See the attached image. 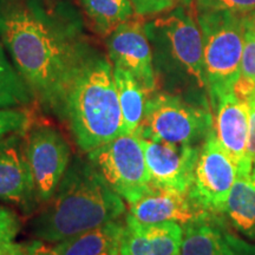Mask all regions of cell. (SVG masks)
<instances>
[{
	"mask_svg": "<svg viewBox=\"0 0 255 255\" xmlns=\"http://www.w3.org/2000/svg\"><path fill=\"white\" fill-rule=\"evenodd\" d=\"M240 76L255 83V32L246 26H245Z\"/></svg>",
	"mask_w": 255,
	"mask_h": 255,
	"instance_id": "obj_24",
	"label": "cell"
},
{
	"mask_svg": "<svg viewBox=\"0 0 255 255\" xmlns=\"http://www.w3.org/2000/svg\"><path fill=\"white\" fill-rule=\"evenodd\" d=\"M107 47L109 59L115 66L132 73L150 95L156 91L157 75L145 21L133 17L120 25L107 38Z\"/></svg>",
	"mask_w": 255,
	"mask_h": 255,
	"instance_id": "obj_10",
	"label": "cell"
},
{
	"mask_svg": "<svg viewBox=\"0 0 255 255\" xmlns=\"http://www.w3.org/2000/svg\"><path fill=\"white\" fill-rule=\"evenodd\" d=\"M101 255H121L120 246H116V247L110 248V250H108L107 252H104V253L101 254Z\"/></svg>",
	"mask_w": 255,
	"mask_h": 255,
	"instance_id": "obj_31",
	"label": "cell"
},
{
	"mask_svg": "<svg viewBox=\"0 0 255 255\" xmlns=\"http://www.w3.org/2000/svg\"><path fill=\"white\" fill-rule=\"evenodd\" d=\"M225 214L242 234L255 239V164L238 167V176L226 202Z\"/></svg>",
	"mask_w": 255,
	"mask_h": 255,
	"instance_id": "obj_17",
	"label": "cell"
},
{
	"mask_svg": "<svg viewBox=\"0 0 255 255\" xmlns=\"http://www.w3.org/2000/svg\"><path fill=\"white\" fill-rule=\"evenodd\" d=\"M114 77L122 113L123 135H136L144 117L145 105L150 96L135 76L114 65Z\"/></svg>",
	"mask_w": 255,
	"mask_h": 255,
	"instance_id": "obj_18",
	"label": "cell"
},
{
	"mask_svg": "<svg viewBox=\"0 0 255 255\" xmlns=\"http://www.w3.org/2000/svg\"><path fill=\"white\" fill-rule=\"evenodd\" d=\"M182 228L181 255H255V245L238 237L221 214L207 213Z\"/></svg>",
	"mask_w": 255,
	"mask_h": 255,
	"instance_id": "obj_13",
	"label": "cell"
},
{
	"mask_svg": "<svg viewBox=\"0 0 255 255\" xmlns=\"http://www.w3.org/2000/svg\"><path fill=\"white\" fill-rule=\"evenodd\" d=\"M197 12L228 11L237 14H246L255 9V0H195Z\"/></svg>",
	"mask_w": 255,
	"mask_h": 255,
	"instance_id": "obj_23",
	"label": "cell"
},
{
	"mask_svg": "<svg viewBox=\"0 0 255 255\" xmlns=\"http://www.w3.org/2000/svg\"><path fill=\"white\" fill-rule=\"evenodd\" d=\"M241 15H242V19H244L245 26L251 28V30H253L255 32V9L254 11L250 12V13L241 14Z\"/></svg>",
	"mask_w": 255,
	"mask_h": 255,
	"instance_id": "obj_30",
	"label": "cell"
},
{
	"mask_svg": "<svg viewBox=\"0 0 255 255\" xmlns=\"http://www.w3.org/2000/svg\"><path fill=\"white\" fill-rule=\"evenodd\" d=\"M145 31L156 71L180 75L200 90H208L202 32L189 4L177 5L145 21Z\"/></svg>",
	"mask_w": 255,
	"mask_h": 255,
	"instance_id": "obj_4",
	"label": "cell"
},
{
	"mask_svg": "<svg viewBox=\"0 0 255 255\" xmlns=\"http://www.w3.org/2000/svg\"><path fill=\"white\" fill-rule=\"evenodd\" d=\"M183 228L177 222L142 223L127 215L121 255H181Z\"/></svg>",
	"mask_w": 255,
	"mask_h": 255,
	"instance_id": "obj_16",
	"label": "cell"
},
{
	"mask_svg": "<svg viewBox=\"0 0 255 255\" xmlns=\"http://www.w3.org/2000/svg\"><path fill=\"white\" fill-rule=\"evenodd\" d=\"M0 40L34 101L60 117L73 78L94 52L77 12L65 2H0Z\"/></svg>",
	"mask_w": 255,
	"mask_h": 255,
	"instance_id": "obj_1",
	"label": "cell"
},
{
	"mask_svg": "<svg viewBox=\"0 0 255 255\" xmlns=\"http://www.w3.org/2000/svg\"><path fill=\"white\" fill-rule=\"evenodd\" d=\"M92 30L108 38L120 25L136 17L131 0H81Z\"/></svg>",
	"mask_w": 255,
	"mask_h": 255,
	"instance_id": "obj_20",
	"label": "cell"
},
{
	"mask_svg": "<svg viewBox=\"0 0 255 255\" xmlns=\"http://www.w3.org/2000/svg\"><path fill=\"white\" fill-rule=\"evenodd\" d=\"M25 253H26V246L15 244L13 241L0 246V255H25Z\"/></svg>",
	"mask_w": 255,
	"mask_h": 255,
	"instance_id": "obj_29",
	"label": "cell"
},
{
	"mask_svg": "<svg viewBox=\"0 0 255 255\" xmlns=\"http://www.w3.org/2000/svg\"><path fill=\"white\" fill-rule=\"evenodd\" d=\"M141 142L151 184L180 191L191 189L201 145L173 144L142 137Z\"/></svg>",
	"mask_w": 255,
	"mask_h": 255,
	"instance_id": "obj_12",
	"label": "cell"
},
{
	"mask_svg": "<svg viewBox=\"0 0 255 255\" xmlns=\"http://www.w3.org/2000/svg\"><path fill=\"white\" fill-rule=\"evenodd\" d=\"M203 40V59L210 101L232 90L241 75L245 24L228 11L197 12Z\"/></svg>",
	"mask_w": 255,
	"mask_h": 255,
	"instance_id": "obj_5",
	"label": "cell"
},
{
	"mask_svg": "<svg viewBox=\"0 0 255 255\" xmlns=\"http://www.w3.org/2000/svg\"><path fill=\"white\" fill-rule=\"evenodd\" d=\"M181 0H131L136 17H154L178 5Z\"/></svg>",
	"mask_w": 255,
	"mask_h": 255,
	"instance_id": "obj_25",
	"label": "cell"
},
{
	"mask_svg": "<svg viewBox=\"0 0 255 255\" xmlns=\"http://www.w3.org/2000/svg\"><path fill=\"white\" fill-rule=\"evenodd\" d=\"M237 176V163L219 142L213 129L201 144L191 196L206 212L225 214L226 202Z\"/></svg>",
	"mask_w": 255,
	"mask_h": 255,
	"instance_id": "obj_8",
	"label": "cell"
},
{
	"mask_svg": "<svg viewBox=\"0 0 255 255\" xmlns=\"http://www.w3.org/2000/svg\"><path fill=\"white\" fill-rule=\"evenodd\" d=\"M215 120L214 131L219 142L234 159L237 165L252 163L247 157L248 133H250V110L248 104L227 90L210 101Z\"/></svg>",
	"mask_w": 255,
	"mask_h": 255,
	"instance_id": "obj_15",
	"label": "cell"
},
{
	"mask_svg": "<svg viewBox=\"0 0 255 255\" xmlns=\"http://www.w3.org/2000/svg\"><path fill=\"white\" fill-rule=\"evenodd\" d=\"M20 227L21 223L18 215L8 208L0 206V246L13 241Z\"/></svg>",
	"mask_w": 255,
	"mask_h": 255,
	"instance_id": "obj_26",
	"label": "cell"
},
{
	"mask_svg": "<svg viewBox=\"0 0 255 255\" xmlns=\"http://www.w3.org/2000/svg\"><path fill=\"white\" fill-rule=\"evenodd\" d=\"M33 95L20 73L9 62L0 40V109L24 108L31 104Z\"/></svg>",
	"mask_w": 255,
	"mask_h": 255,
	"instance_id": "obj_21",
	"label": "cell"
},
{
	"mask_svg": "<svg viewBox=\"0 0 255 255\" xmlns=\"http://www.w3.org/2000/svg\"><path fill=\"white\" fill-rule=\"evenodd\" d=\"M214 129L206 104H196L180 95L152 92L137 136L173 144L197 145Z\"/></svg>",
	"mask_w": 255,
	"mask_h": 255,
	"instance_id": "obj_6",
	"label": "cell"
},
{
	"mask_svg": "<svg viewBox=\"0 0 255 255\" xmlns=\"http://www.w3.org/2000/svg\"><path fill=\"white\" fill-rule=\"evenodd\" d=\"M26 131L6 136L0 141V200L32 213L38 202L27 158Z\"/></svg>",
	"mask_w": 255,
	"mask_h": 255,
	"instance_id": "obj_11",
	"label": "cell"
},
{
	"mask_svg": "<svg viewBox=\"0 0 255 255\" xmlns=\"http://www.w3.org/2000/svg\"><path fill=\"white\" fill-rule=\"evenodd\" d=\"M25 255H57L53 248L46 246L43 241L36 240L26 245V253Z\"/></svg>",
	"mask_w": 255,
	"mask_h": 255,
	"instance_id": "obj_28",
	"label": "cell"
},
{
	"mask_svg": "<svg viewBox=\"0 0 255 255\" xmlns=\"http://www.w3.org/2000/svg\"><path fill=\"white\" fill-rule=\"evenodd\" d=\"M126 205L88 158L72 156L53 196L31 220L34 238L58 244L120 220Z\"/></svg>",
	"mask_w": 255,
	"mask_h": 255,
	"instance_id": "obj_2",
	"label": "cell"
},
{
	"mask_svg": "<svg viewBox=\"0 0 255 255\" xmlns=\"http://www.w3.org/2000/svg\"><path fill=\"white\" fill-rule=\"evenodd\" d=\"M208 212L201 208L189 191H180L151 184L150 189L130 205L128 216L142 223L177 222L181 226Z\"/></svg>",
	"mask_w": 255,
	"mask_h": 255,
	"instance_id": "obj_14",
	"label": "cell"
},
{
	"mask_svg": "<svg viewBox=\"0 0 255 255\" xmlns=\"http://www.w3.org/2000/svg\"><path fill=\"white\" fill-rule=\"evenodd\" d=\"M27 158L39 205L56 193L72 158L69 142L56 128L38 124L26 132Z\"/></svg>",
	"mask_w": 255,
	"mask_h": 255,
	"instance_id": "obj_9",
	"label": "cell"
},
{
	"mask_svg": "<svg viewBox=\"0 0 255 255\" xmlns=\"http://www.w3.org/2000/svg\"><path fill=\"white\" fill-rule=\"evenodd\" d=\"M87 158L129 205L150 189L151 177L139 136L121 135L87 152Z\"/></svg>",
	"mask_w": 255,
	"mask_h": 255,
	"instance_id": "obj_7",
	"label": "cell"
},
{
	"mask_svg": "<svg viewBox=\"0 0 255 255\" xmlns=\"http://www.w3.org/2000/svg\"><path fill=\"white\" fill-rule=\"evenodd\" d=\"M31 126V114L24 108L0 109V141L11 133L26 131Z\"/></svg>",
	"mask_w": 255,
	"mask_h": 255,
	"instance_id": "obj_22",
	"label": "cell"
},
{
	"mask_svg": "<svg viewBox=\"0 0 255 255\" xmlns=\"http://www.w3.org/2000/svg\"><path fill=\"white\" fill-rule=\"evenodd\" d=\"M124 232V222L115 220L58 242L57 255H101L110 248L120 246Z\"/></svg>",
	"mask_w": 255,
	"mask_h": 255,
	"instance_id": "obj_19",
	"label": "cell"
},
{
	"mask_svg": "<svg viewBox=\"0 0 255 255\" xmlns=\"http://www.w3.org/2000/svg\"><path fill=\"white\" fill-rule=\"evenodd\" d=\"M250 110V133H248L247 157L255 164V91L246 101Z\"/></svg>",
	"mask_w": 255,
	"mask_h": 255,
	"instance_id": "obj_27",
	"label": "cell"
},
{
	"mask_svg": "<svg viewBox=\"0 0 255 255\" xmlns=\"http://www.w3.org/2000/svg\"><path fill=\"white\" fill-rule=\"evenodd\" d=\"M59 120L84 152L123 135L114 64L103 53L95 50L83 64L65 96Z\"/></svg>",
	"mask_w": 255,
	"mask_h": 255,
	"instance_id": "obj_3",
	"label": "cell"
}]
</instances>
